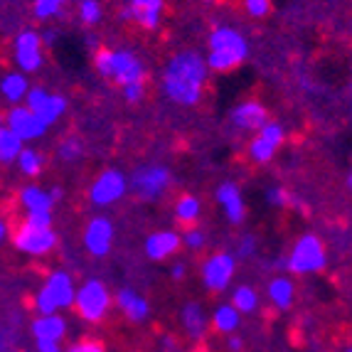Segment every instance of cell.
Masks as SVG:
<instances>
[{
  "mask_svg": "<svg viewBox=\"0 0 352 352\" xmlns=\"http://www.w3.org/2000/svg\"><path fill=\"white\" fill-rule=\"evenodd\" d=\"M0 91H3V96H6L10 104H20V101L28 99L30 84H28V79H25L23 72H10V74L3 76Z\"/></svg>",
  "mask_w": 352,
  "mask_h": 352,
  "instance_id": "cell-21",
  "label": "cell"
},
{
  "mask_svg": "<svg viewBox=\"0 0 352 352\" xmlns=\"http://www.w3.org/2000/svg\"><path fill=\"white\" fill-rule=\"evenodd\" d=\"M65 6H67V0H35V3H32V12H35V18L47 20V18L62 15Z\"/></svg>",
  "mask_w": 352,
  "mask_h": 352,
  "instance_id": "cell-30",
  "label": "cell"
},
{
  "mask_svg": "<svg viewBox=\"0 0 352 352\" xmlns=\"http://www.w3.org/2000/svg\"><path fill=\"white\" fill-rule=\"evenodd\" d=\"M0 234H3V239H8V224L3 222V227H0Z\"/></svg>",
  "mask_w": 352,
  "mask_h": 352,
  "instance_id": "cell-45",
  "label": "cell"
},
{
  "mask_svg": "<svg viewBox=\"0 0 352 352\" xmlns=\"http://www.w3.org/2000/svg\"><path fill=\"white\" fill-rule=\"evenodd\" d=\"M20 202L28 212H50L54 205V197L52 192H45L42 188L28 185V188L20 190Z\"/></svg>",
  "mask_w": 352,
  "mask_h": 352,
  "instance_id": "cell-22",
  "label": "cell"
},
{
  "mask_svg": "<svg viewBox=\"0 0 352 352\" xmlns=\"http://www.w3.org/2000/svg\"><path fill=\"white\" fill-rule=\"evenodd\" d=\"M229 350H241V340L239 338H229Z\"/></svg>",
  "mask_w": 352,
  "mask_h": 352,
  "instance_id": "cell-43",
  "label": "cell"
},
{
  "mask_svg": "<svg viewBox=\"0 0 352 352\" xmlns=\"http://www.w3.org/2000/svg\"><path fill=\"white\" fill-rule=\"evenodd\" d=\"M217 200L232 224H239L241 219H244V200H241V192L234 182H224V185H219Z\"/></svg>",
  "mask_w": 352,
  "mask_h": 352,
  "instance_id": "cell-17",
  "label": "cell"
},
{
  "mask_svg": "<svg viewBox=\"0 0 352 352\" xmlns=\"http://www.w3.org/2000/svg\"><path fill=\"white\" fill-rule=\"evenodd\" d=\"M113 241V224L106 217H94L87 224L84 232V244L94 256H106Z\"/></svg>",
  "mask_w": 352,
  "mask_h": 352,
  "instance_id": "cell-15",
  "label": "cell"
},
{
  "mask_svg": "<svg viewBox=\"0 0 352 352\" xmlns=\"http://www.w3.org/2000/svg\"><path fill=\"white\" fill-rule=\"evenodd\" d=\"M229 121L241 131H261L269 124V113L258 101H244L229 111Z\"/></svg>",
  "mask_w": 352,
  "mask_h": 352,
  "instance_id": "cell-16",
  "label": "cell"
},
{
  "mask_svg": "<svg viewBox=\"0 0 352 352\" xmlns=\"http://www.w3.org/2000/svg\"><path fill=\"white\" fill-rule=\"evenodd\" d=\"M67 352H104V347L94 340H82V342H74Z\"/></svg>",
  "mask_w": 352,
  "mask_h": 352,
  "instance_id": "cell-39",
  "label": "cell"
},
{
  "mask_svg": "<svg viewBox=\"0 0 352 352\" xmlns=\"http://www.w3.org/2000/svg\"><path fill=\"white\" fill-rule=\"evenodd\" d=\"M244 6H247V12L252 18H264L271 10V0H247Z\"/></svg>",
  "mask_w": 352,
  "mask_h": 352,
  "instance_id": "cell-35",
  "label": "cell"
},
{
  "mask_svg": "<svg viewBox=\"0 0 352 352\" xmlns=\"http://www.w3.org/2000/svg\"><path fill=\"white\" fill-rule=\"evenodd\" d=\"M258 298H256V291L252 286H239L232 296V305H234L239 313H252L256 308Z\"/></svg>",
  "mask_w": 352,
  "mask_h": 352,
  "instance_id": "cell-29",
  "label": "cell"
},
{
  "mask_svg": "<svg viewBox=\"0 0 352 352\" xmlns=\"http://www.w3.org/2000/svg\"><path fill=\"white\" fill-rule=\"evenodd\" d=\"M143 91H146V87H143V82H135V84H129V87H124V96L126 101H141L143 99Z\"/></svg>",
  "mask_w": 352,
  "mask_h": 352,
  "instance_id": "cell-38",
  "label": "cell"
},
{
  "mask_svg": "<svg viewBox=\"0 0 352 352\" xmlns=\"http://www.w3.org/2000/svg\"><path fill=\"white\" fill-rule=\"evenodd\" d=\"M170 274H173V278H177V281H180V278L185 276V266H182V264H175V266H173Z\"/></svg>",
  "mask_w": 352,
  "mask_h": 352,
  "instance_id": "cell-42",
  "label": "cell"
},
{
  "mask_svg": "<svg viewBox=\"0 0 352 352\" xmlns=\"http://www.w3.org/2000/svg\"><path fill=\"white\" fill-rule=\"evenodd\" d=\"M347 188L352 190V173H350V177H347Z\"/></svg>",
  "mask_w": 352,
  "mask_h": 352,
  "instance_id": "cell-46",
  "label": "cell"
},
{
  "mask_svg": "<svg viewBox=\"0 0 352 352\" xmlns=\"http://www.w3.org/2000/svg\"><path fill=\"white\" fill-rule=\"evenodd\" d=\"M116 303L118 308L126 313V318L129 320H135V323H141V320H146L148 316V303L143 296H138L135 291H131V288H124V291H118L116 296Z\"/></svg>",
  "mask_w": 352,
  "mask_h": 352,
  "instance_id": "cell-20",
  "label": "cell"
},
{
  "mask_svg": "<svg viewBox=\"0 0 352 352\" xmlns=\"http://www.w3.org/2000/svg\"><path fill=\"white\" fill-rule=\"evenodd\" d=\"M197 214H200V202H197V197L182 195L175 205V217L180 219L182 224H192L195 219H197Z\"/></svg>",
  "mask_w": 352,
  "mask_h": 352,
  "instance_id": "cell-28",
  "label": "cell"
},
{
  "mask_svg": "<svg viewBox=\"0 0 352 352\" xmlns=\"http://www.w3.org/2000/svg\"><path fill=\"white\" fill-rule=\"evenodd\" d=\"M207 59H202L197 52H180L168 62L163 76V87L168 99L175 104L192 106L200 99L207 79Z\"/></svg>",
  "mask_w": 352,
  "mask_h": 352,
  "instance_id": "cell-1",
  "label": "cell"
},
{
  "mask_svg": "<svg viewBox=\"0 0 352 352\" xmlns=\"http://www.w3.org/2000/svg\"><path fill=\"white\" fill-rule=\"evenodd\" d=\"M37 352H59V342L57 340H37Z\"/></svg>",
  "mask_w": 352,
  "mask_h": 352,
  "instance_id": "cell-40",
  "label": "cell"
},
{
  "mask_svg": "<svg viewBox=\"0 0 352 352\" xmlns=\"http://www.w3.org/2000/svg\"><path fill=\"white\" fill-rule=\"evenodd\" d=\"M269 300L276 305L278 311L291 308V303H294V283H291V278H286V276L274 278V281L269 283Z\"/></svg>",
  "mask_w": 352,
  "mask_h": 352,
  "instance_id": "cell-23",
  "label": "cell"
},
{
  "mask_svg": "<svg viewBox=\"0 0 352 352\" xmlns=\"http://www.w3.org/2000/svg\"><path fill=\"white\" fill-rule=\"evenodd\" d=\"M79 18H82L87 25L99 23V20H101L99 0H82V3H79Z\"/></svg>",
  "mask_w": 352,
  "mask_h": 352,
  "instance_id": "cell-32",
  "label": "cell"
},
{
  "mask_svg": "<svg viewBox=\"0 0 352 352\" xmlns=\"http://www.w3.org/2000/svg\"><path fill=\"white\" fill-rule=\"evenodd\" d=\"M67 333V323L65 318H59L57 313L54 316H40L32 323V335H35V340H62Z\"/></svg>",
  "mask_w": 352,
  "mask_h": 352,
  "instance_id": "cell-19",
  "label": "cell"
},
{
  "mask_svg": "<svg viewBox=\"0 0 352 352\" xmlns=\"http://www.w3.org/2000/svg\"><path fill=\"white\" fill-rule=\"evenodd\" d=\"M6 126L10 131H15L23 141H35V138H40V135L47 131V124H45L30 106H18V104L8 111Z\"/></svg>",
  "mask_w": 352,
  "mask_h": 352,
  "instance_id": "cell-11",
  "label": "cell"
},
{
  "mask_svg": "<svg viewBox=\"0 0 352 352\" xmlns=\"http://www.w3.org/2000/svg\"><path fill=\"white\" fill-rule=\"evenodd\" d=\"M165 0H129V6L124 8L121 18L124 20H135L146 30L158 28L160 18H163Z\"/></svg>",
  "mask_w": 352,
  "mask_h": 352,
  "instance_id": "cell-14",
  "label": "cell"
},
{
  "mask_svg": "<svg viewBox=\"0 0 352 352\" xmlns=\"http://www.w3.org/2000/svg\"><path fill=\"white\" fill-rule=\"evenodd\" d=\"M291 274H316L325 266V247L316 234H303L286 261Z\"/></svg>",
  "mask_w": 352,
  "mask_h": 352,
  "instance_id": "cell-5",
  "label": "cell"
},
{
  "mask_svg": "<svg viewBox=\"0 0 352 352\" xmlns=\"http://www.w3.org/2000/svg\"><path fill=\"white\" fill-rule=\"evenodd\" d=\"M25 222L35 224V227H52V217H50V212H28Z\"/></svg>",
  "mask_w": 352,
  "mask_h": 352,
  "instance_id": "cell-37",
  "label": "cell"
},
{
  "mask_svg": "<svg viewBox=\"0 0 352 352\" xmlns=\"http://www.w3.org/2000/svg\"><path fill=\"white\" fill-rule=\"evenodd\" d=\"M96 69L99 74H104L106 79L121 84V87H129V84L143 82V65L141 59L124 50H101L96 54Z\"/></svg>",
  "mask_w": 352,
  "mask_h": 352,
  "instance_id": "cell-3",
  "label": "cell"
},
{
  "mask_svg": "<svg viewBox=\"0 0 352 352\" xmlns=\"http://www.w3.org/2000/svg\"><path fill=\"white\" fill-rule=\"evenodd\" d=\"M207 65L214 72H232L247 59L249 47L241 32L232 28L212 30L210 42H207Z\"/></svg>",
  "mask_w": 352,
  "mask_h": 352,
  "instance_id": "cell-2",
  "label": "cell"
},
{
  "mask_svg": "<svg viewBox=\"0 0 352 352\" xmlns=\"http://www.w3.org/2000/svg\"><path fill=\"white\" fill-rule=\"evenodd\" d=\"M234 256L232 254H214V256H210L205 261V266H202V278H205V286L210 288V291H224V288L229 286V281H232V276H234Z\"/></svg>",
  "mask_w": 352,
  "mask_h": 352,
  "instance_id": "cell-12",
  "label": "cell"
},
{
  "mask_svg": "<svg viewBox=\"0 0 352 352\" xmlns=\"http://www.w3.org/2000/svg\"><path fill=\"white\" fill-rule=\"evenodd\" d=\"M212 325H214V330H219V333H234L236 328H239V311H236L234 305H219L217 311H214V316H212Z\"/></svg>",
  "mask_w": 352,
  "mask_h": 352,
  "instance_id": "cell-26",
  "label": "cell"
},
{
  "mask_svg": "<svg viewBox=\"0 0 352 352\" xmlns=\"http://www.w3.org/2000/svg\"><path fill=\"white\" fill-rule=\"evenodd\" d=\"M18 165L25 175L35 177V175H40V170H42V155L37 151H32V148H25V151L20 153Z\"/></svg>",
  "mask_w": 352,
  "mask_h": 352,
  "instance_id": "cell-31",
  "label": "cell"
},
{
  "mask_svg": "<svg viewBox=\"0 0 352 352\" xmlns=\"http://www.w3.org/2000/svg\"><path fill=\"white\" fill-rule=\"evenodd\" d=\"M170 185V173L160 168V165H148L135 170L131 177V190H133L141 200H155L165 192V188Z\"/></svg>",
  "mask_w": 352,
  "mask_h": 352,
  "instance_id": "cell-8",
  "label": "cell"
},
{
  "mask_svg": "<svg viewBox=\"0 0 352 352\" xmlns=\"http://www.w3.org/2000/svg\"><path fill=\"white\" fill-rule=\"evenodd\" d=\"M266 197H269L271 205H276V207H288V205H296V197L294 195H288L286 190L281 188H274L266 192Z\"/></svg>",
  "mask_w": 352,
  "mask_h": 352,
  "instance_id": "cell-34",
  "label": "cell"
},
{
  "mask_svg": "<svg viewBox=\"0 0 352 352\" xmlns=\"http://www.w3.org/2000/svg\"><path fill=\"white\" fill-rule=\"evenodd\" d=\"M76 300V291L72 276L65 271H54L52 276L45 281V286L40 288V294L35 296V308L42 316H54L62 308H69Z\"/></svg>",
  "mask_w": 352,
  "mask_h": 352,
  "instance_id": "cell-4",
  "label": "cell"
},
{
  "mask_svg": "<svg viewBox=\"0 0 352 352\" xmlns=\"http://www.w3.org/2000/svg\"><path fill=\"white\" fill-rule=\"evenodd\" d=\"M42 37L37 35L35 30H25L15 37L12 45V59L20 67V72H35L42 65Z\"/></svg>",
  "mask_w": 352,
  "mask_h": 352,
  "instance_id": "cell-9",
  "label": "cell"
},
{
  "mask_svg": "<svg viewBox=\"0 0 352 352\" xmlns=\"http://www.w3.org/2000/svg\"><path fill=\"white\" fill-rule=\"evenodd\" d=\"M182 325L192 338H202L207 330V316L200 303H188L182 308Z\"/></svg>",
  "mask_w": 352,
  "mask_h": 352,
  "instance_id": "cell-24",
  "label": "cell"
},
{
  "mask_svg": "<svg viewBox=\"0 0 352 352\" xmlns=\"http://www.w3.org/2000/svg\"><path fill=\"white\" fill-rule=\"evenodd\" d=\"M109 305H111V294L101 281H87L76 291L74 308L84 320H91V323L101 320L109 311Z\"/></svg>",
  "mask_w": 352,
  "mask_h": 352,
  "instance_id": "cell-6",
  "label": "cell"
},
{
  "mask_svg": "<svg viewBox=\"0 0 352 352\" xmlns=\"http://www.w3.org/2000/svg\"><path fill=\"white\" fill-rule=\"evenodd\" d=\"M59 158H65V160L82 158V143H79V138H67V141H62V146H59Z\"/></svg>",
  "mask_w": 352,
  "mask_h": 352,
  "instance_id": "cell-33",
  "label": "cell"
},
{
  "mask_svg": "<svg viewBox=\"0 0 352 352\" xmlns=\"http://www.w3.org/2000/svg\"><path fill=\"white\" fill-rule=\"evenodd\" d=\"M57 247V234L52 232V227H35V224L23 222L15 229V249L30 256H42L50 254Z\"/></svg>",
  "mask_w": 352,
  "mask_h": 352,
  "instance_id": "cell-7",
  "label": "cell"
},
{
  "mask_svg": "<svg viewBox=\"0 0 352 352\" xmlns=\"http://www.w3.org/2000/svg\"><path fill=\"white\" fill-rule=\"evenodd\" d=\"M54 37H57V35H54L52 30H47V32H45V40H42V42H45V45H52V42H54Z\"/></svg>",
  "mask_w": 352,
  "mask_h": 352,
  "instance_id": "cell-44",
  "label": "cell"
},
{
  "mask_svg": "<svg viewBox=\"0 0 352 352\" xmlns=\"http://www.w3.org/2000/svg\"><path fill=\"white\" fill-rule=\"evenodd\" d=\"M23 151H25L23 138H20L15 131H10L8 126L0 131V160H3V163H12V160H18Z\"/></svg>",
  "mask_w": 352,
  "mask_h": 352,
  "instance_id": "cell-25",
  "label": "cell"
},
{
  "mask_svg": "<svg viewBox=\"0 0 352 352\" xmlns=\"http://www.w3.org/2000/svg\"><path fill=\"white\" fill-rule=\"evenodd\" d=\"M252 252H254V239H252V236H244V239H241V244H239V254H241V256H249Z\"/></svg>",
  "mask_w": 352,
  "mask_h": 352,
  "instance_id": "cell-41",
  "label": "cell"
},
{
  "mask_svg": "<svg viewBox=\"0 0 352 352\" xmlns=\"http://www.w3.org/2000/svg\"><path fill=\"white\" fill-rule=\"evenodd\" d=\"M283 138H286V133H283L281 126L274 124V121L266 124L249 146V158L254 163H269L274 158V153L278 151V146L283 143Z\"/></svg>",
  "mask_w": 352,
  "mask_h": 352,
  "instance_id": "cell-13",
  "label": "cell"
},
{
  "mask_svg": "<svg viewBox=\"0 0 352 352\" xmlns=\"http://www.w3.org/2000/svg\"><path fill=\"white\" fill-rule=\"evenodd\" d=\"M129 188V182H126L124 173L118 170H104L96 182L89 188V200L94 202L99 207H106V205H113L116 200H121Z\"/></svg>",
  "mask_w": 352,
  "mask_h": 352,
  "instance_id": "cell-10",
  "label": "cell"
},
{
  "mask_svg": "<svg viewBox=\"0 0 352 352\" xmlns=\"http://www.w3.org/2000/svg\"><path fill=\"white\" fill-rule=\"evenodd\" d=\"M67 111V99L59 94H47V99H45V104L37 109V116L45 121V124H54V121H59L62 118V113Z\"/></svg>",
  "mask_w": 352,
  "mask_h": 352,
  "instance_id": "cell-27",
  "label": "cell"
},
{
  "mask_svg": "<svg viewBox=\"0 0 352 352\" xmlns=\"http://www.w3.org/2000/svg\"><path fill=\"white\" fill-rule=\"evenodd\" d=\"M185 244H188L190 249H202L205 247V234H202L200 229L190 227L188 232H185Z\"/></svg>",
  "mask_w": 352,
  "mask_h": 352,
  "instance_id": "cell-36",
  "label": "cell"
},
{
  "mask_svg": "<svg viewBox=\"0 0 352 352\" xmlns=\"http://www.w3.org/2000/svg\"><path fill=\"white\" fill-rule=\"evenodd\" d=\"M180 247V236L175 232H155L146 239V254L153 261H163Z\"/></svg>",
  "mask_w": 352,
  "mask_h": 352,
  "instance_id": "cell-18",
  "label": "cell"
}]
</instances>
